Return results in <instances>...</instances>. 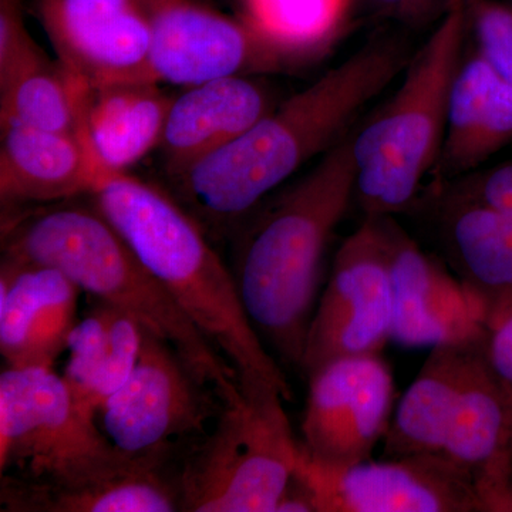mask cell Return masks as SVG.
<instances>
[{
	"instance_id": "32",
	"label": "cell",
	"mask_w": 512,
	"mask_h": 512,
	"mask_svg": "<svg viewBox=\"0 0 512 512\" xmlns=\"http://www.w3.org/2000/svg\"><path fill=\"white\" fill-rule=\"evenodd\" d=\"M386 12L403 19H419L433 8L436 0H370Z\"/></svg>"
},
{
	"instance_id": "12",
	"label": "cell",
	"mask_w": 512,
	"mask_h": 512,
	"mask_svg": "<svg viewBox=\"0 0 512 512\" xmlns=\"http://www.w3.org/2000/svg\"><path fill=\"white\" fill-rule=\"evenodd\" d=\"M308 380L301 443L306 456L332 468L370 460L396 409V383L382 353L330 360Z\"/></svg>"
},
{
	"instance_id": "31",
	"label": "cell",
	"mask_w": 512,
	"mask_h": 512,
	"mask_svg": "<svg viewBox=\"0 0 512 512\" xmlns=\"http://www.w3.org/2000/svg\"><path fill=\"white\" fill-rule=\"evenodd\" d=\"M485 512H512V446L481 481Z\"/></svg>"
},
{
	"instance_id": "22",
	"label": "cell",
	"mask_w": 512,
	"mask_h": 512,
	"mask_svg": "<svg viewBox=\"0 0 512 512\" xmlns=\"http://www.w3.org/2000/svg\"><path fill=\"white\" fill-rule=\"evenodd\" d=\"M441 237L454 275L487 313L488 325L512 308V232L490 207L458 192L444 207Z\"/></svg>"
},
{
	"instance_id": "30",
	"label": "cell",
	"mask_w": 512,
	"mask_h": 512,
	"mask_svg": "<svg viewBox=\"0 0 512 512\" xmlns=\"http://www.w3.org/2000/svg\"><path fill=\"white\" fill-rule=\"evenodd\" d=\"M487 357L507 397L512 416V308L488 329Z\"/></svg>"
},
{
	"instance_id": "27",
	"label": "cell",
	"mask_w": 512,
	"mask_h": 512,
	"mask_svg": "<svg viewBox=\"0 0 512 512\" xmlns=\"http://www.w3.org/2000/svg\"><path fill=\"white\" fill-rule=\"evenodd\" d=\"M45 59L26 30L22 0H0V93Z\"/></svg>"
},
{
	"instance_id": "7",
	"label": "cell",
	"mask_w": 512,
	"mask_h": 512,
	"mask_svg": "<svg viewBox=\"0 0 512 512\" xmlns=\"http://www.w3.org/2000/svg\"><path fill=\"white\" fill-rule=\"evenodd\" d=\"M137 458L123 453L74 406L63 377L47 367H8L0 375V473L72 483Z\"/></svg>"
},
{
	"instance_id": "18",
	"label": "cell",
	"mask_w": 512,
	"mask_h": 512,
	"mask_svg": "<svg viewBox=\"0 0 512 512\" xmlns=\"http://www.w3.org/2000/svg\"><path fill=\"white\" fill-rule=\"evenodd\" d=\"M487 335L431 348L396 404L383 440L384 458L441 454L461 396L487 355Z\"/></svg>"
},
{
	"instance_id": "9",
	"label": "cell",
	"mask_w": 512,
	"mask_h": 512,
	"mask_svg": "<svg viewBox=\"0 0 512 512\" xmlns=\"http://www.w3.org/2000/svg\"><path fill=\"white\" fill-rule=\"evenodd\" d=\"M150 66L156 82L197 86L225 77L279 72L315 60L320 53L232 19L194 0H154Z\"/></svg>"
},
{
	"instance_id": "26",
	"label": "cell",
	"mask_w": 512,
	"mask_h": 512,
	"mask_svg": "<svg viewBox=\"0 0 512 512\" xmlns=\"http://www.w3.org/2000/svg\"><path fill=\"white\" fill-rule=\"evenodd\" d=\"M477 53L512 87V8L497 0H467Z\"/></svg>"
},
{
	"instance_id": "15",
	"label": "cell",
	"mask_w": 512,
	"mask_h": 512,
	"mask_svg": "<svg viewBox=\"0 0 512 512\" xmlns=\"http://www.w3.org/2000/svg\"><path fill=\"white\" fill-rule=\"evenodd\" d=\"M79 286L47 266L2 259L0 353L8 367H47L67 349Z\"/></svg>"
},
{
	"instance_id": "33",
	"label": "cell",
	"mask_w": 512,
	"mask_h": 512,
	"mask_svg": "<svg viewBox=\"0 0 512 512\" xmlns=\"http://www.w3.org/2000/svg\"><path fill=\"white\" fill-rule=\"evenodd\" d=\"M352 2L353 0H339L340 6H342L346 13H349L350 5H352Z\"/></svg>"
},
{
	"instance_id": "20",
	"label": "cell",
	"mask_w": 512,
	"mask_h": 512,
	"mask_svg": "<svg viewBox=\"0 0 512 512\" xmlns=\"http://www.w3.org/2000/svg\"><path fill=\"white\" fill-rule=\"evenodd\" d=\"M157 84L84 87L74 82L77 133L104 170L127 171L160 147L173 97L165 96Z\"/></svg>"
},
{
	"instance_id": "16",
	"label": "cell",
	"mask_w": 512,
	"mask_h": 512,
	"mask_svg": "<svg viewBox=\"0 0 512 512\" xmlns=\"http://www.w3.org/2000/svg\"><path fill=\"white\" fill-rule=\"evenodd\" d=\"M171 457H137L127 466L72 483H42L2 474V511H181L178 478L165 473Z\"/></svg>"
},
{
	"instance_id": "2",
	"label": "cell",
	"mask_w": 512,
	"mask_h": 512,
	"mask_svg": "<svg viewBox=\"0 0 512 512\" xmlns=\"http://www.w3.org/2000/svg\"><path fill=\"white\" fill-rule=\"evenodd\" d=\"M89 195L185 315L234 367L241 390L274 389L291 402L288 379L252 325L234 274L190 212L167 192L127 171L101 170Z\"/></svg>"
},
{
	"instance_id": "23",
	"label": "cell",
	"mask_w": 512,
	"mask_h": 512,
	"mask_svg": "<svg viewBox=\"0 0 512 512\" xmlns=\"http://www.w3.org/2000/svg\"><path fill=\"white\" fill-rule=\"evenodd\" d=\"M0 121L57 133H77L79 103L72 77L49 59L37 63L0 93Z\"/></svg>"
},
{
	"instance_id": "11",
	"label": "cell",
	"mask_w": 512,
	"mask_h": 512,
	"mask_svg": "<svg viewBox=\"0 0 512 512\" xmlns=\"http://www.w3.org/2000/svg\"><path fill=\"white\" fill-rule=\"evenodd\" d=\"M393 315L392 276L382 222L365 218L333 259L299 369L309 376L339 357L382 353L392 340Z\"/></svg>"
},
{
	"instance_id": "29",
	"label": "cell",
	"mask_w": 512,
	"mask_h": 512,
	"mask_svg": "<svg viewBox=\"0 0 512 512\" xmlns=\"http://www.w3.org/2000/svg\"><path fill=\"white\" fill-rule=\"evenodd\" d=\"M463 192L483 202L503 218L512 232V163L500 165L464 188Z\"/></svg>"
},
{
	"instance_id": "14",
	"label": "cell",
	"mask_w": 512,
	"mask_h": 512,
	"mask_svg": "<svg viewBox=\"0 0 512 512\" xmlns=\"http://www.w3.org/2000/svg\"><path fill=\"white\" fill-rule=\"evenodd\" d=\"M393 286L392 340L404 348H433L483 336V305L446 266L427 255L392 217H380Z\"/></svg>"
},
{
	"instance_id": "28",
	"label": "cell",
	"mask_w": 512,
	"mask_h": 512,
	"mask_svg": "<svg viewBox=\"0 0 512 512\" xmlns=\"http://www.w3.org/2000/svg\"><path fill=\"white\" fill-rule=\"evenodd\" d=\"M141 339L143 332L140 323L127 313L113 308L106 363L96 396L99 413L107 399L130 379L140 356Z\"/></svg>"
},
{
	"instance_id": "6",
	"label": "cell",
	"mask_w": 512,
	"mask_h": 512,
	"mask_svg": "<svg viewBox=\"0 0 512 512\" xmlns=\"http://www.w3.org/2000/svg\"><path fill=\"white\" fill-rule=\"evenodd\" d=\"M241 392L184 461L181 511L275 512L288 487L299 443L285 399L274 389Z\"/></svg>"
},
{
	"instance_id": "19",
	"label": "cell",
	"mask_w": 512,
	"mask_h": 512,
	"mask_svg": "<svg viewBox=\"0 0 512 512\" xmlns=\"http://www.w3.org/2000/svg\"><path fill=\"white\" fill-rule=\"evenodd\" d=\"M3 205L56 204L92 192L103 168L79 133L0 121Z\"/></svg>"
},
{
	"instance_id": "3",
	"label": "cell",
	"mask_w": 512,
	"mask_h": 512,
	"mask_svg": "<svg viewBox=\"0 0 512 512\" xmlns=\"http://www.w3.org/2000/svg\"><path fill=\"white\" fill-rule=\"evenodd\" d=\"M352 134L249 225L234 274L252 325L286 365L301 367L330 238L355 197Z\"/></svg>"
},
{
	"instance_id": "1",
	"label": "cell",
	"mask_w": 512,
	"mask_h": 512,
	"mask_svg": "<svg viewBox=\"0 0 512 512\" xmlns=\"http://www.w3.org/2000/svg\"><path fill=\"white\" fill-rule=\"evenodd\" d=\"M406 63V49L394 40L357 50L227 147L174 178L188 212L202 228L231 227L247 217L302 164L339 143Z\"/></svg>"
},
{
	"instance_id": "25",
	"label": "cell",
	"mask_w": 512,
	"mask_h": 512,
	"mask_svg": "<svg viewBox=\"0 0 512 512\" xmlns=\"http://www.w3.org/2000/svg\"><path fill=\"white\" fill-rule=\"evenodd\" d=\"M113 308L100 302L70 333L67 350L69 360L63 380L72 396L74 406L86 419L96 421V396L104 363Z\"/></svg>"
},
{
	"instance_id": "8",
	"label": "cell",
	"mask_w": 512,
	"mask_h": 512,
	"mask_svg": "<svg viewBox=\"0 0 512 512\" xmlns=\"http://www.w3.org/2000/svg\"><path fill=\"white\" fill-rule=\"evenodd\" d=\"M130 379L101 407L104 434L130 456L173 457L190 439L207 436L225 403L177 350L144 329Z\"/></svg>"
},
{
	"instance_id": "24",
	"label": "cell",
	"mask_w": 512,
	"mask_h": 512,
	"mask_svg": "<svg viewBox=\"0 0 512 512\" xmlns=\"http://www.w3.org/2000/svg\"><path fill=\"white\" fill-rule=\"evenodd\" d=\"M249 22L269 35L322 55L348 13L339 0H244Z\"/></svg>"
},
{
	"instance_id": "10",
	"label": "cell",
	"mask_w": 512,
	"mask_h": 512,
	"mask_svg": "<svg viewBox=\"0 0 512 512\" xmlns=\"http://www.w3.org/2000/svg\"><path fill=\"white\" fill-rule=\"evenodd\" d=\"M293 474L308 485L316 512H485L476 474L443 454L332 468L312 461L299 443Z\"/></svg>"
},
{
	"instance_id": "21",
	"label": "cell",
	"mask_w": 512,
	"mask_h": 512,
	"mask_svg": "<svg viewBox=\"0 0 512 512\" xmlns=\"http://www.w3.org/2000/svg\"><path fill=\"white\" fill-rule=\"evenodd\" d=\"M511 143L512 87L476 52L461 63L451 87L437 173L466 174Z\"/></svg>"
},
{
	"instance_id": "34",
	"label": "cell",
	"mask_w": 512,
	"mask_h": 512,
	"mask_svg": "<svg viewBox=\"0 0 512 512\" xmlns=\"http://www.w3.org/2000/svg\"><path fill=\"white\" fill-rule=\"evenodd\" d=\"M141 2H143L144 6H146V8H147V6L150 5V3H153L154 0H141Z\"/></svg>"
},
{
	"instance_id": "4",
	"label": "cell",
	"mask_w": 512,
	"mask_h": 512,
	"mask_svg": "<svg viewBox=\"0 0 512 512\" xmlns=\"http://www.w3.org/2000/svg\"><path fill=\"white\" fill-rule=\"evenodd\" d=\"M3 256L55 268L80 291L127 313L170 343L225 404L241 399L234 367L94 205H52L3 222Z\"/></svg>"
},
{
	"instance_id": "13",
	"label": "cell",
	"mask_w": 512,
	"mask_h": 512,
	"mask_svg": "<svg viewBox=\"0 0 512 512\" xmlns=\"http://www.w3.org/2000/svg\"><path fill=\"white\" fill-rule=\"evenodd\" d=\"M35 12L73 82L158 83L150 66V13L141 0H36Z\"/></svg>"
},
{
	"instance_id": "17",
	"label": "cell",
	"mask_w": 512,
	"mask_h": 512,
	"mask_svg": "<svg viewBox=\"0 0 512 512\" xmlns=\"http://www.w3.org/2000/svg\"><path fill=\"white\" fill-rule=\"evenodd\" d=\"M274 109L268 90L248 76L187 87L173 97L165 121L160 148L168 174L174 180L247 133Z\"/></svg>"
},
{
	"instance_id": "5",
	"label": "cell",
	"mask_w": 512,
	"mask_h": 512,
	"mask_svg": "<svg viewBox=\"0 0 512 512\" xmlns=\"http://www.w3.org/2000/svg\"><path fill=\"white\" fill-rule=\"evenodd\" d=\"M467 26V0H450L402 86L366 126L352 133L355 198L366 218L406 211L424 177L439 163Z\"/></svg>"
}]
</instances>
